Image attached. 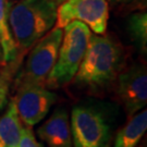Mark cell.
I'll use <instances>...</instances> for the list:
<instances>
[{"mask_svg": "<svg viewBox=\"0 0 147 147\" xmlns=\"http://www.w3.org/2000/svg\"><path fill=\"white\" fill-rule=\"evenodd\" d=\"M0 36L3 47L5 63H11L18 58V49L8 23V2L0 0Z\"/></svg>", "mask_w": 147, "mask_h": 147, "instance_id": "7c38bea8", "label": "cell"}, {"mask_svg": "<svg viewBox=\"0 0 147 147\" xmlns=\"http://www.w3.org/2000/svg\"><path fill=\"white\" fill-rule=\"evenodd\" d=\"M70 127L74 147L109 146V125L102 115L92 108H73Z\"/></svg>", "mask_w": 147, "mask_h": 147, "instance_id": "8992f818", "label": "cell"}, {"mask_svg": "<svg viewBox=\"0 0 147 147\" xmlns=\"http://www.w3.org/2000/svg\"><path fill=\"white\" fill-rule=\"evenodd\" d=\"M127 30L132 40L146 53L147 49V14L146 12L133 13L127 21Z\"/></svg>", "mask_w": 147, "mask_h": 147, "instance_id": "4fadbf2b", "label": "cell"}, {"mask_svg": "<svg viewBox=\"0 0 147 147\" xmlns=\"http://www.w3.org/2000/svg\"><path fill=\"white\" fill-rule=\"evenodd\" d=\"M62 36L63 28L53 26L32 47L21 73L16 78V84H37L46 87V81L57 60Z\"/></svg>", "mask_w": 147, "mask_h": 147, "instance_id": "277c9868", "label": "cell"}, {"mask_svg": "<svg viewBox=\"0 0 147 147\" xmlns=\"http://www.w3.org/2000/svg\"><path fill=\"white\" fill-rule=\"evenodd\" d=\"M9 78L3 72V69L0 67V110L3 108L7 104V96L9 90Z\"/></svg>", "mask_w": 147, "mask_h": 147, "instance_id": "9a60e30c", "label": "cell"}, {"mask_svg": "<svg viewBox=\"0 0 147 147\" xmlns=\"http://www.w3.org/2000/svg\"><path fill=\"white\" fill-rule=\"evenodd\" d=\"M18 147H42L40 144L37 143L31 126H23V130H22V134L21 137H20V141H19V144H18Z\"/></svg>", "mask_w": 147, "mask_h": 147, "instance_id": "5bb4252c", "label": "cell"}, {"mask_svg": "<svg viewBox=\"0 0 147 147\" xmlns=\"http://www.w3.org/2000/svg\"><path fill=\"white\" fill-rule=\"evenodd\" d=\"M112 2H129V1H132V0H110Z\"/></svg>", "mask_w": 147, "mask_h": 147, "instance_id": "e0dca14e", "label": "cell"}, {"mask_svg": "<svg viewBox=\"0 0 147 147\" xmlns=\"http://www.w3.org/2000/svg\"><path fill=\"white\" fill-rule=\"evenodd\" d=\"M7 65L5 60V53H3V47H2V42H1V36H0V67L3 68Z\"/></svg>", "mask_w": 147, "mask_h": 147, "instance_id": "2e32d148", "label": "cell"}, {"mask_svg": "<svg viewBox=\"0 0 147 147\" xmlns=\"http://www.w3.org/2000/svg\"><path fill=\"white\" fill-rule=\"evenodd\" d=\"M122 61L123 49L119 42L109 36L90 35L75 82L93 89L104 87L116 79Z\"/></svg>", "mask_w": 147, "mask_h": 147, "instance_id": "7a4b0ae2", "label": "cell"}, {"mask_svg": "<svg viewBox=\"0 0 147 147\" xmlns=\"http://www.w3.org/2000/svg\"><path fill=\"white\" fill-rule=\"evenodd\" d=\"M57 5L53 0H19L8 3V23L18 55H24L55 26Z\"/></svg>", "mask_w": 147, "mask_h": 147, "instance_id": "6da1fadb", "label": "cell"}, {"mask_svg": "<svg viewBox=\"0 0 147 147\" xmlns=\"http://www.w3.org/2000/svg\"><path fill=\"white\" fill-rule=\"evenodd\" d=\"M147 129V111L141 110L131 117L117 134L113 147H136Z\"/></svg>", "mask_w": 147, "mask_h": 147, "instance_id": "8fae6325", "label": "cell"}, {"mask_svg": "<svg viewBox=\"0 0 147 147\" xmlns=\"http://www.w3.org/2000/svg\"><path fill=\"white\" fill-rule=\"evenodd\" d=\"M13 99L21 121L25 125L33 126L47 116L57 96L42 85L20 84Z\"/></svg>", "mask_w": 147, "mask_h": 147, "instance_id": "52a82bcc", "label": "cell"}, {"mask_svg": "<svg viewBox=\"0 0 147 147\" xmlns=\"http://www.w3.org/2000/svg\"><path fill=\"white\" fill-rule=\"evenodd\" d=\"M117 94L129 117L143 110L147 102V73L145 65L136 63L121 72L118 76Z\"/></svg>", "mask_w": 147, "mask_h": 147, "instance_id": "ba28073f", "label": "cell"}, {"mask_svg": "<svg viewBox=\"0 0 147 147\" xmlns=\"http://www.w3.org/2000/svg\"><path fill=\"white\" fill-rule=\"evenodd\" d=\"M55 2H57V3H61V2H63L64 0H53Z\"/></svg>", "mask_w": 147, "mask_h": 147, "instance_id": "ac0fdd59", "label": "cell"}, {"mask_svg": "<svg viewBox=\"0 0 147 147\" xmlns=\"http://www.w3.org/2000/svg\"><path fill=\"white\" fill-rule=\"evenodd\" d=\"M109 19L107 0H64L57 8L55 27L63 28L73 21L84 23L96 35L105 34Z\"/></svg>", "mask_w": 147, "mask_h": 147, "instance_id": "5b68a950", "label": "cell"}, {"mask_svg": "<svg viewBox=\"0 0 147 147\" xmlns=\"http://www.w3.org/2000/svg\"><path fill=\"white\" fill-rule=\"evenodd\" d=\"M23 124L12 98L5 115L0 118V147H18Z\"/></svg>", "mask_w": 147, "mask_h": 147, "instance_id": "30bf717a", "label": "cell"}, {"mask_svg": "<svg viewBox=\"0 0 147 147\" xmlns=\"http://www.w3.org/2000/svg\"><path fill=\"white\" fill-rule=\"evenodd\" d=\"M37 134L49 147H72L68 112L64 109H57L38 129Z\"/></svg>", "mask_w": 147, "mask_h": 147, "instance_id": "9c48e42d", "label": "cell"}, {"mask_svg": "<svg viewBox=\"0 0 147 147\" xmlns=\"http://www.w3.org/2000/svg\"><path fill=\"white\" fill-rule=\"evenodd\" d=\"M90 35V30L82 22L73 21L63 27L57 60L46 81L47 87L58 88L73 80L84 58Z\"/></svg>", "mask_w": 147, "mask_h": 147, "instance_id": "3957f363", "label": "cell"}]
</instances>
